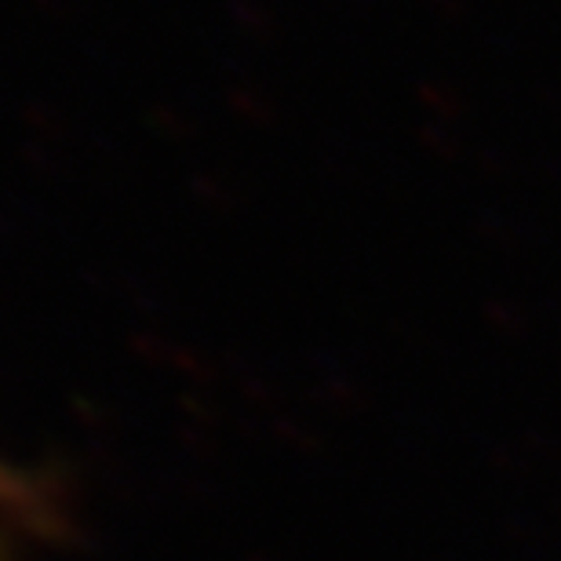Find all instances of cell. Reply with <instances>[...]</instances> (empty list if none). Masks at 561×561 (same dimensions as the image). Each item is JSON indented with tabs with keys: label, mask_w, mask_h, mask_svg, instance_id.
Returning a JSON list of instances; mask_svg holds the SVG:
<instances>
[{
	"label": "cell",
	"mask_w": 561,
	"mask_h": 561,
	"mask_svg": "<svg viewBox=\"0 0 561 561\" xmlns=\"http://www.w3.org/2000/svg\"><path fill=\"white\" fill-rule=\"evenodd\" d=\"M0 561H11V551H8V543H4V533H0Z\"/></svg>",
	"instance_id": "obj_1"
}]
</instances>
